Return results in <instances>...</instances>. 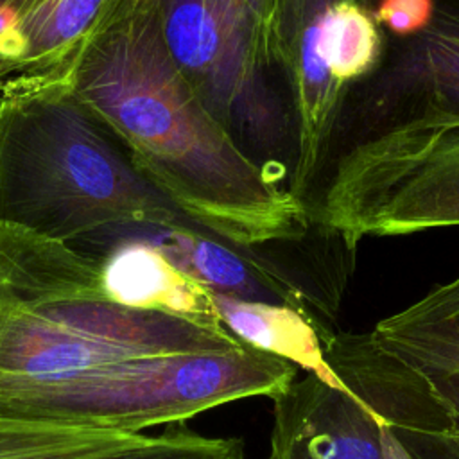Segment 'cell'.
Masks as SVG:
<instances>
[{"mask_svg": "<svg viewBox=\"0 0 459 459\" xmlns=\"http://www.w3.org/2000/svg\"><path fill=\"white\" fill-rule=\"evenodd\" d=\"M161 32L208 113L283 181L292 160L290 109L273 82L274 65L244 0H163Z\"/></svg>", "mask_w": 459, "mask_h": 459, "instance_id": "cell-6", "label": "cell"}, {"mask_svg": "<svg viewBox=\"0 0 459 459\" xmlns=\"http://www.w3.org/2000/svg\"><path fill=\"white\" fill-rule=\"evenodd\" d=\"M0 224L74 247L197 226L138 170L65 75L0 88Z\"/></svg>", "mask_w": 459, "mask_h": 459, "instance_id": "cell-2", "label": "cell"}, {"mask_svg": "<svg viewBox=\"0 0 459 459\" xmlns=\"http://www.w3.org/2000/svg\"><path fill=\"white\" fill-rule=\"evenodd\" d=\"M163 0H115L65 77L138 170L192 222L246 251L296 244L312 215L208 113L172 61Z\"/></svg>", "mask_w": 459, "mask_h": 459, "instance_id": "cell-1", "label": "cell"}, {"mask_svg": "<svg viewBox=\"0 0 459 459\" xmlns=\"http://www.w3.org/2000/svg\"><path fill=\"white\" fill-rule=\"evenodd\" d=\"M325 355L344 385L384 416L407 459H459V427L446 407L371 333L341 332Z\"/></svg>", "mask_w": 459, "mask_h": 459, "instance_id": "cell-9", "label": "cell"}, {"mask_svg": "<svg viewBox=\"0 0 459 459\" xmlns=\"http://www.w3.org/2000/svg\"><path fill=\"white\" fill-rule=\"evenodd\" d=\"M247 5L251 16L255 18L262 41L265 45L267 56L271 63L274 65L273 59V38H274V25H276V14H278V4L280 0H244Z\"/></svg>", "mask_w": 459, "mask_h": 459, "instance_id": "cell-19", "label": "cell"}, {"mask_svg": "<svg viewBox=\"0 0 459 459\" xmlns=\"http://www.w3.org/2000/svg\"><path fill=\"white\" fill-rule=\"evenodd\" d=\"M369 9L382 30L396 39H405L430 22L434 0H369Z\"/></svg>", "mask_w": 459, "mask_h": 459, "instance_id": "cell-18", "label": "cell"}, {"mask_svg": "<svg viewBox=\"0 0 459 459\" xmlns=\"http://www.w3.org/2000/svg\"><path fill=\"white\" fill-rule=\"evenodd\" d=\"M81 459H246L240 437H208L185 429L138 434L122 446Z\"/></svg>", "mask_w": 459, "mask_h": 459, "instance_id": "cell-17", "label": "cell"}, {"mask_svg": "<svg viewBox=\"0 0 459 459\" xmlns=\"http://www.w3.org/2000/svg\"><path fill=\"white\" fill-rule=\"evenodd\" d=\"M425 126H459V0H434L425 29L396 39L350 90L333 156L371 136Z\"/></svg>", "mask_w": 459, "mask_h": 459, "instance_id": "cell-7", "label": "cell"}, {"mask_svg": "<svg viewBox=\"0 0 459 459\" xmlns=\"http://www.w3.org/2000/svg\"><path fill=\"white\" fill-rule=\"evenodd\" d=\"M308 204L355 253L366 237L459 228V126L393 129L333 156Z\"/></svg>", "mask_w": 459, "mask_h": 459, "instance_id": "cell-5", "label": "cell"}, {"mask_svg": "<svg viewBox=\"0 0 459 459\" xmlns=\"http://www.w3.org/2000/svg\"><path fill=\"white\" fill-rule=\"evenodd\" d=\"M267 459H407L384 416L314 375L273 396Z\"/></svg>", "mask_w": 459, "mask_h": 459, "instance_id": "cell-10", "label": "cell"}, {"mask_svg": "<svg viewBox=\"0 0 459 459\" xmlns=\"http://www.w3.org/2000/svg\"><path fill=\"white\" fill-rule=\"evenodd\" d=\"M335 0H280L273 59L281 72L292 118L289 190L310 203L335 147L348 91L330 75L325 27Z\"/></svg>", "mask_w": 459, "mask_h": 459, "instance_id": "cell-8", "label": "cell"}, {"mask_svg": "<svg viewBox=\"0 0 459 459\" xmlns=\"http://www.w3.org/2000/svg\"><path fill=\"white\" fill-rule=\"evenodd\" d=\"M138 233L151 238L178 269L212 294L246 301L283 303L312 319L301 294L258 251L238 249L197 226Z\"/></svg>", "mask_w": 459, "mask_h": 459, "instance_id": "cell-12", "label": "cell"}, {"mask_svg": "<svg viewBox=\"0 0 459 459\" xmlns=\"http://www.w3.org/2000/svg\"><path fill=\"white\" fill-rule=\"evenodd\" d=\"M242 344L222 325L124 305L99 255L0 224V385Z\"/></svg>", "mask_w": 459, "mask_h": 459, "instance_id": "cell-3", "label": "cell"}, {"mask_svg": "<svg viewBox=\"0 0 459 459\" xmlns=\"http://www.w3.org/2000/svg\"><path fill=\"white\" fill-rule=\"evenodd\" d=\"M221 325L240 342L292 362L325 384L348 391L325 359L321 332L316 323L283 303L246 301L212 294Z\"/></svg>", "mask_w": 459, "mask_h": 459, "instance_id": "cell-14", "label": "cell"}, {"mask_svg": "<svg viewBox=\"0 0 459 459\" xmlns=\"http://www.w3.org/2000/svg\"><path fill=\"white\" fill-rule=\"evenodd\" d=\"M384 30L375 22L369 0H335L326 14L325 50L332 79L350 90L369 77L384 57Z\"/></svg>", "mask_w": 459, "mask_h": 459, "instance_id": "cell-15", "label": "cell"}, {"mask_svg": "<svg viewBox=\"0 0 459 459\" xmlns=\"http://www.w3.org/2000/svg\"><path fill=\"white\" fill-rule=\"evenodd\" d=\"M134 436L0 418V459H81L122 446Z\"/></svg>", "mask_w": 459, "mask_h": 459, "instance_id": "cell-16", "label": "cell"}, {"mask_svg": "<svg viewBox=\"0 0 459 459\" xmlns=\"http://www.w3.org/2000/svg\"><path fill=\"white\" fill-rule=\"evenodd\" d=\"M108 292L120 303L221 325L212 292L178 269L143 233L115 238L95 253Z\"/></svg>", "mask_w": 459, "mask_h": 459, "instance_id": "cell-13", "label": "cell"}, {"mask_svg": "<svg viewBox=\"0 0 459 459\" xmlns=\"http://www.w3.org/2000/svg\"><path fill=\"white\" fill-rule=\"evenodd\" d=\"M115 0H0V88L63 77Z\"/></svg>", "mask_w": 459, "mask_h": 459, "instance_id": "cell-11", "label": "cell"}, {"mask_svg": "<svg viewBox=\"0 0 459 459\" xmlns=\"http://www.w3.org/2000/svg\"><path fill=\"white\" fill-rule=\"evenodd\" d=\"M445 287H446V290L459 301V276L457 278H454L452 281H448V283H443Z\"/></svg>", "mask_w": 459, "mask_h": 459, "instance_id": "cell-20", "label": "cell"}, {"mask_svg": "<svg viewBox=\"0 0 459 459\" xmlns=\"http://www.w3.org/2000/svg\"><path fill=\"white\" fill-rule=\"evenodd\" d=\"M296 375L292 362L247 344L140 357L59 380L0 385V418L142 434L235 400L273 398Z\"/></svg>", "mask_w": 459, "mask_h": 459, "instance_id": "cell-4", "label": "cell"}]
</instances>
